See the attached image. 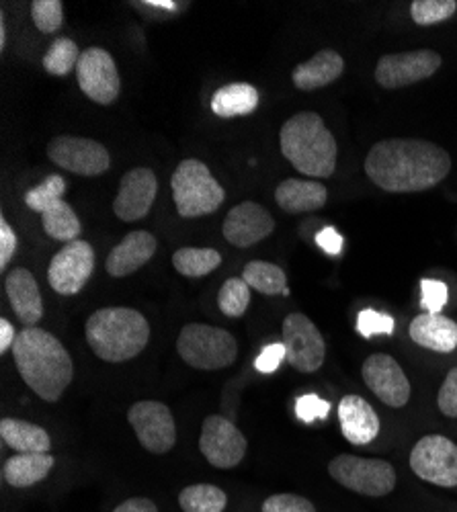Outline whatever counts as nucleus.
Masks as SVG:
<instances>
[{
    "mask_svg": "<svg viewBox=\"0 0 457 512\" xmlns=\"http://www.w3.org/2000/svg\"><path fill=\"white\" fill-rule=\"evenodd\" d=\"M451 170V156L433 142L390 138L373 144L365 175L388 193H419L437 187Z\"/></svg>",
    "mask_w": 457,
    "mask_h": 512,
    "instance_id": "1",
    "label": "nucleus"
},
{
    "mask_svg": "<svg viewBox=\"0 0 457 512\" xmlns=\"http://www.w3.org/2000/svg\"><path fill=\"white\" fill-rule=\"evenodd\" d=\"M13 359L23 381L46 402L60 400L74 377V363L64 345L35 326L17 334Z\"/></svg>",
    "mask_w": 457,
    "mask_h": 512,
    "instance_id": "2",
    "label": "nucleus"
},
{
    "mask_svg": "<svg viewBox=\"0 0 457 512\" xmlns=\"http://www.w3.org/2000/svg\"><path fill=\"white\" fill-rule=\"evenodd\" d=\"M281 152L302 175L328 179L337 168V140L312 111L296 113L287 119L279 134Z\"/></svg>",
    "mask_w": 457,
    "mask_h": 512,
    "instance_id": "3",
    "label": "nucleus"
},
{
    "mask_svg": "<svg viewBox=\"0 0 457 512\" xmlns=\"http://www.w3.org/2000/svg\"><path fill=\"white\" fill-rule=\"evenodd\" d=\"M87 343L107 363H123L138 357L150 340V324L138 310L103 308L87 320Z\"/></svg>",
    "mask_w": 457,
    "mask_h": 512,
    "instance_id": "4",
    "label": "nucleus"
},
{
    "mask_svg": "<svg viewBox=\"0 0 457 512\" xmlns=\"http://www.w3.org/2000/svg\"><path fill=\"white\" fill-rule=\"evenodd\" d=\"M173 199L181 218H201L216 213L226 199L222 185L201 160H183L171 179Z\"/></svg>",
    "mask_w": 457,
    "mask_h": 512,
    "instance_id": "5",
    "label": "nucleus"
},
{
    "mask_svg": "<svg viewBox=\"0 0 457 512\" xmlns=\"http://www.w3.org/2000/svg\"><path fill=\"white\" fill-rule=\"evenodd\" d=\"M177 351L187 365L216 371L230 367L236 361L238 343L224 328L210 324H187L177 338Z\"/></svg>",
    "mask_w": 457,
    "mask_h": 512,
    "instance_id": "6",
    "label": "nucleus"
},
{
    "mask_svg": "<svg viewBox=\"0 0 457 512\" xmlns=\"http://www.w3.org/2000/svg\"><path fill=\"white\" fill-rule=\"evenodd\" d=\"M328 474L341 486L371 498L388 496L396 488V469L382 459L339 455L328 463Z\"/></svg>",
    "mask_w": 457,
    "mask_h": 512,
    "instance_id": "7",
    "label": "nucleus"
},
{
    "mask_svg": "<svg viewBox=\"0 0 457 512\" xmlns=\"http://www.w3.org/2000/svg\"><path fill=\"white\" fill-rule=\"evenodd\" d=\"M410 467L423 482L455 488L457 486V445L443 435H427L410 453Z\"/></svg>",
    "mask_w": 457,
    "mask_h": 512,
    "instance_id": "8",
    "label": "nucleus"
},
{
    "mask_svg": "<svg viewBox=\"0 0 457 512\" xmlns=\"http://www.w3.org/2000/svg\"><path fill=\"white\" fill-rule=\"evenodd\" d=\"M283 345L287 363L300 373H314L324 365V338L316 324L304 314L296 312L283 320Z\"/></svg>",
    "mask_w": 457,
    "mask_h": 512,
    "instance_id": "9",
    "label": "nucleus"
},
{
    "mask_svg": "<svg viewBox=\"0 0 457 512\" xmlns=\"http://www.w3.org/2000/svg\"><path fill=\"white\" fill-rule=\"evenodd\" d=\"M128 420L132 424L140 445L146 451L154 455H164L175 447L177 426L166 404L154 402V400L136 402L128 412Z\"/></svg>",
    "mask_w": 457,
    "mask_h": 512,
    "instance_id": "10",
    "label": "nucleus"
},
{
    "mask_svg": "<svg viewBox=\"0 0 457 512\" xmlns=\"http://www.w3.org/2000/svg\"><path fill=\"white\" fill-rule=\"evenodd\" d=\"M80 91L99 105H111L121 93V78L113 56L103 48H89L80 54L76 66Z\"/></svg>",
    "mask_w": 457,
    "mask_h": 512,
    "instance_id": "11",
    "label": "nucleus"
},
{
    "mask_svg": "<svg viewBox=\"0 0 457 512\" xmlns=\"http://www.w3.org/2000/svg\"><path fill=\"white\" fill-rule=\"evenodd\" d=\"M95 271V250L87 240H74L62 246L50 263L48 281L60 295L82 291Z\"/></svg>",
    "mask_w": 457,
    "mask_h": 512,
    "instance_id": "12",
    "label": "nucleus"
},
{
    "mask_svg": "<svg viewBox=\"0 0 457 512\" xmlns=\"http://www.w3.org/2000/svg\"><path fill=\"white\" fill-rule=\"evenodd\" d=\"M48 156L56 166L80 177H99L111 166V156L103 144L78 136L54 138Z\"/></svg>",
    "mask_w": 457,
    "mask_h": 512,
    "instance_id": "13",
    "label": "nucleus"
},
{
    "mask_svg": "<svg viewBox=\"0 0 457 512\" xmlns=\"http://www.w3.org/2000/svg\"><path fill=\"white\" fill-rule=\"evenodd\" d=\"M441 62V56L433 50L386 54L376 66V80L388 91L404 89L414 82L431 78L441 68Z\"/></svg>",
    "mask_w": 457,
    "mask_h": 512,
    "instance_id": "14",
    "label": "nucleus"
},
{
    "mask_svg": "<svg viewBox=\"0 0 457 512\" xmlns=\"http://www.w3.org/2000/svg\"><path fill=\"white\" fill-rule=\"evenodd\" d=\"M246 439L226 416L212 414L203 420L199 449L203 457L220 469H230L246 455Z\"/></svg>",
    "mask_w": 457,
    "mask_h": 512,
    "instance_id": "15",
    "label": "nucleus"
},
{
    "mask_svg": "<svg viewBox=\"0 0 457 512\" xmlns=\"http://www.w3.org/2000/svg\"><path fill=\"white\" fill-rule=\"evenodd\" d=\"M158 193V181L154 170L134 168L121 177L117 197L113 201L115 216L123 222L144 220Z\"/></svg>",
    "mask_w": 457,
    "mask_h": 512,
    "instance_id": "16",
    "label": "nucleus"
},
{
    "mask_svg": "<svg viewBox=\"0 0 457 512\" xmlns=\"http://www.w3.org/2000/svg\"><path fill=\"white\" fill-rule=\"evenodd\" d=\"M363 381L367 388L376 394L384 404L392 408H402L410 400V381L398 361L390 355H371L363 363Z\"/></svg>",
    "mask_w": 457,
    "mask_h": 512,
    "instance_id": "17",
    "label": "nucleus"
},
{
    "mask_svg": "<svg viewBox=\"0 0 457 512\" xmlns=\"http://www.w3.org/2000/svg\"><path fill=\"white\" fill-rule=\"evenodd\" d=\"M273 230V216L263 205L255 201H244L232 207L224 220V236L230 244L238 248L255 246L257 242L271 236Z\"/></svg>",
    "mask_w": 457,
    "mask_h": 512,
    "instance_id": "18",
    "label": "nucleus"
},
{
    "mask_svg": "<svg viewBox=\"0 0 457 512\" xmlns=\"http://www.w3.org/2000/svg\"><path fill=\"white\" fill-rule=\"evenodd\" d=\"M156 248V236H152L150 232H130L115 248H111L105 261V269L111 277H128L152 259Z\"/></svg>",
    "mask_w": 457,
    "mask_h": 512,
    "instance_id": "19",
    "label": "nucleus"
},
{
    "mask_svg": "<svg viewBox=\"0 0 457 512\" xmlns=\"http://www.w3.org/2000/svg\"><path fill=\"white\" fill-rule=\"evenodd\" d=\"M5 289L15 316L25 324V328L35 326L44 318V300H41L39 285L33 273L27 269H13L7 275Z\"/></svg>",
    "mask_w": 457,
    "mask_h": 512,
    "instance_id": "20",
    "label": "nucleus"
},
{
    "mask_svg": "<svg viewBox=\"0 0 457 512\" xmlns=\"http://www.w3.org/2000/svg\"><path fill=\"white\" fill-rule=\"evenodd\" d=\"M339 422L345 439L353 445H369L380 433V418L361 396H345L339 404Z\"/></svg>",
    "mask_w": 457,
    "mask_h": 512,
    "instance_id": "21",
    "label": "nucleus"
},
{
    "mask_svg": "<svg viewBox=\"0 0 457 512\" xmlns=\"http://www.w3.org/2000/svg\"><path fill=\"white\" fill-rule=\"evenodd\" d=\"M410 338L423 349L451 353L457 347V324L443 314H421L410 322Z\"/></svg>",
    "mask_w": 457,
    "mask_h": 512,
    "instance_id": "22",
    "label": "nucleus"
},
{
    "mask_svg": "<svg viewBox=\"0 0 457 512\" xmlns=\"http://www.w3.org/2000/svg\"><path fill=\"white\" fill-rule=\"evenodd\" d=\"M345 70V60L335 50H320L308 62H302L294 68L292 80L300 91H316L326 84L341 78Z\"/></svg>",
    "mask_w": 457,
    "mask_h": 512,
    "instance_id": "23",
    "label": "nucleus"
},
{
    "mask_svg": "<svg viewBox=\"0 0 457 512\" xmlns=\"http://www.w3.org/2000/svg\"><path fill=\"white\" fill-rule=\"evenodd\" d=\"M328 191L316 181L287 179L275 189L277 205L287 213H308L324 207Z\"/></svg>",
    "mask_w": 457,
    "mask_h": 512,
    "instance_id": "24",
    "label": "nucleus"
},
{
    "mask_svg": "<svg viewBox=\"0 0 457 512\" xmlns=\"http://www.w3.org/2000/svg\"><path fill=\"white\" fill-rule=\"evenodd\" d=\"M56 459L50 453H17L7 459L3 478L13 488H29L44 480L54 467Z\"/></svg>",
    "mask_w": 457,
    "mask_h": 512,
    "instance_id": "25",
    "label": "nucleus"
},
{
    "mask_svg": "<svg viewBox=\"0 0 457 512\" xmlns=\"http://www.w3.org/2000/svg\"><path fill=\"white\" fill-rule=\"evenodd\" d=\"M0 437H3L5 445L17 453H48L52 449V441L46 429L17 418H3V422H0Z\"/></svg>",
    "mask_w": 457,
    "mask_h": 512,
    "instance_id": "26",
    "label": "nucleus"
},
{
    "mask_svg": "<svg viewBox=\"0 0 457 512\" xmlns=\"http://www.w3.org/2000/svg\"><path fill=\"white\" fill-rule=\"evenodd\" d=\"M259 105V91L248 82H234L218 89L212 97V111L218 117L251 115Z\"/></svg>",
    "mask_w": 457,
    "mask_h": 512,
    "instance_id": "27",
    "label": "nucleus"
},
{
    "mask_svg": "<svg viewBox=\"0 0 457 512\" xmlns=\"http://www.w3.org/2000/svg\"><path fill=\"white\" fill-rule=\"evenodd\" d=\"M222 265V254L214 248H179L173 254V267L177 273L199 279L210 275Z\"/></svg>",
    "mask_w": 457,
    "mask_h": 512,
    "instance_id": "28",
    "label": "nucleus"
},
{
    "mask_svg": "<svg viewBox=\"0 0 457 512\" xmlns=\"http://www.w3.org/2000/svg\"><path fill=\"white\" fill-rule=\"evenodd\" d=\"M242 279L251 289H257L263 295H289L287 277L283 269L267 261H251L244 271Z\"/></svg>",
    "mask_w": 457,
    "mask_h": 512,
    "instance_id": "29",
    "label": "nucleus"
},
{
    "mask_svg": "<svg viewBox=\"0 0 457 512\" xmlns=\"http://www.w3.org/2000/svg\"><path fill=\"white\" fill-rule=\"evenodd\" d=\"M41 224H44L48 236L66 244L74 242L82 230L76 211L64 199L41 213Z\"/></svg>",
    "mask_w": 457,
    "mask_h": 512,
    "instance_id": "30",
    "label": "nucleus"
},
{
    "mask_svg": "<svg viewBox=\"0 0 457 512\" xmlns=\"http://www.w3.org/2000/svg\"><path fill=\"white\" fill-rule=\"evenodd\" d=\"M179 504L185 512H224L228 496L218 486L195 484L179 494Z\"/></svg>",
    "mask_w": 457,
    "mask_h": 512,
    "instance_id": "31",
    "label": "nucleus"
},
{
    "mask_svg": "<svg viewBox=\"0 0 457 512\" xmlns=\"http://www.w3.org/2000/svg\"><path fill=\"white\" fill-rule=\"evenodd\" d=\"M80 54L82 52H78V46L72 39L58 37L44 56V68L52 76H66L72 70H76Z\"/></svg>",
    "mask_w": 457,
    "mask_h": 512,
    "instance_id": "32",
    "label": "nucleus"
},
{
    "mask_svg": "<svg viewBox=\"0 0 457 512\" xmlns=\"http://www.w3.org/2000/svg\"><path fill=\"white\" fill-rule=\"evenodd\" d=\"M248 304H251V287L246 285L244 279L232 277L222 285L218 293V306L222 314L228 318H240L248 310Z\"/></svg>",
    "mask_w": 457,
    "mask_h": 512,
    "instance_id": "33",
    "label": "nucleus"
},
{
    "mask_svg": "<svg viewBox=\"0 0 457 512\" xmlns=\"http://www.w3.org/2000/svg\"><path fill=\"white\" fill-rule=\"evenodd\" d=\"M455 11H457L455 0H414L410 5V17L421 27L443 23L449 17H453Z\"/></svg>",
    "mask_w": 457,
    "mask_h": 512,
    "instance_id": "34",
    "label": "nucleus"
},
{
    "mask_svg": "<svg viewBox=\"0 0 457 512\" xmlns=\"http://www.w3.org/2000/svg\"><path fill=\"white\" fill-rule=\"evenodd\" d=\"M64 193H66V181L60 175H52L44 183L37 185L35 189L27 191L25 203H27V207L31 211L44 213L48 207H52L54 203L62 201Z\"/></svg>",
    "mask_w": 457,
    "mask_h": 512,
    "instance_id": "35",
    "label": "nucleus"
},
{
    "mask_svg": "<svg viewBox=\"0 0 457 512\" xmlns=\"http://www.w3.org/2000/svg\"><path fill=\"white\" fill-rule=\"evenodd\" d=\"M31 19L41 33H56L64 25V5L60 0H33Z\"/></svg>",
    "mask_w": 457,
    "mask_h": 512,
    "instance_id": "36",
    "label": "nucleus"
},
{
    "mask_svg": "<svg viewBox=\"0 0 457 512\" xmlns=\"http://www.w3.org/2000/svg\"><path fill=\"white\" fill-rule=\"evenodd\" d=\"M263 512H316V508L304 496L275 494L263 502Z\"/></svg>",
    "mask_w": 457,
    "mask_h": 512,
    "instance_id": "37",
    "label": "nucleus"
},
{
    "mask_svg": "<svg viewBox=\"0 0 457 512\" xmlns=\"http://www.w3.org/2000/svg\"><path fill=\"white\" fill-rule=\"evenodd\" d=\"M357 330L369 338L373 334H392L394 332V320L388 314L376 312V310H363L357 318Z\"/></svg>",
    "mask_w": 457,
    "mask_h": 512,
    "instance_id": "38",
    "label": "nucleus"
},
{
    "mask_svg": "<svg viewBox=\"0 0 457 512\" xmlns=\"http://www.w3.org/2000/svg\"><path fill=\"white\" fill-rule=\"evenodd\" d=\"M421 295H423V308L427 314H441V310L447 304L449 289L445 283L435 281V279H423L421 281Z\"/></svg>",
    "mask_w": 457,
    "mask_h": 512,
    "instance_id": "39",
    "label": "nucleus"
},
{
    "mask_svg": "<svg viewBox=\"0 0 457 512\" xmlns=\"http://www.w3.org/2000/svg\"><path fill=\"white\" fill-rule=\"evenodd\" d=\"M437 406L445 416L457 418V367L447 373L437 396Z\"/></svg>",
    "mask_w": 457,
    "mask_h": 512,
    "instance_id": "40",
    "label": "nucleus"
},
{
    "mask_svg": "<svg viewBox=\"0 0 457 512\" xmlns=\"http://www.w3.org/2000/svg\"><path fill=\"white\" fill-rule=\"evenodd\" d=\"M330 412V404L322 398H318L316 394H308V396H302L298 402H296V414L300 420L304 422H314L318 418H326Z\"/></svg>",
    "mask_w": 457,
    "mask_h": 512,
    "instance_id": "41",
    "label": "nucleus"
},
{
    "mask_svg": "<svg viewBox=\"0 0 457 512\" xmlns=\"http://www.w3.org/2000/svg\"><path fill=\"white\" fill-rule=\"evenodd\" d=\"M287 353H285V345L283 343H273L269 347H265V351L257 357L255 367L259 373H275L279 369V365L285 361Z\"/></svg>",
    "mask_w": 457,
    "mask_h": 512,
    "instance_id": "42",
    "label": "nucleus"
},
{
    "mask_svg": "<svg viewBox=\"0 0 457 512\" xmlns=\"http://www.w3.org/2000/svg\"><path fill=\"white\" fill-rule=\"evenodd\" d=\"M17 250V236L7 220H0V269H7Z\"/></svg>",
    "mask_w": 457,
    "mask_h": 512,
    "instance_id": "43",
    "label": "nucleus"
},
{
    "mask_svg": "<svg viewBox=\"0 0 457 512\" xmlns=\"http://www.w3.org/2000/svg\"><path fill=\"white\" fill-rule=\"evenodd\" d=\"M316 242L328 254H339L343 250V236L335 228H322L316 234Z\"/></svg>",
    "mask_w": 457,
    "mask_h": 512,
    "instance_id": "44",
    "label": "nucleus"
},
{
    "mask_svg": "<svg viewBox=\"0 0 457 512\" xmlns=\"http://www.w3.org/2000/svg\"><path fill=\"white\" fill-rule=\"evenodd\" d=\"M113 512H158V508L150 498H130L121 502Z\"/></svg>",
    "mask_w": 457,
    "mask_h": 512,
    "instance_id": "45",
    "label": "nucleus"
},
{
    "mask_svg": "<svg viewBox=\"0 0 457 512\" xmlns=\"http://www.w3.org/2000/svg\"><path fill=\"white\" fill-rule=\"evenodd\" d=\"M15 340H17V332L13 324L5 318H0V353H7L9 349H13Z\"/></svg>",
    "mask_w": 457,
    "mask_h": 512,
    "instance_id": "46",
    "label": "nucleus"
},
{
    "mask_svg": "<svg viewBox=\"0 0 457 512\" xmlns=\"http://www.w3.org/2000/svg\"><path fill=\"white\" fill-rule=\"evenodd\" d=\"M146 7H154V9H169L173 11L177 5L175 3H166V0H146Z\"/></svg>",
    "mask_w": 457,
    "mask_h": 512,
    "instance_id": "47",
    "label": "nucleus"
},
{
    "mask_svg": "<svg viewBox=\"0 0 457 512\" xmlns=\"http://www.w3.org/2000/svg\"><path fill=\"white\" fill-rule=\"evenodd\" d=\"M7 46V27H5V17H0V48L5 50Z\"/></svg>",
    "mask_w": 457,
    "mask_h": 512,
    "instance_id": "48",
    "label": "nucleus"
}]
</instances>
